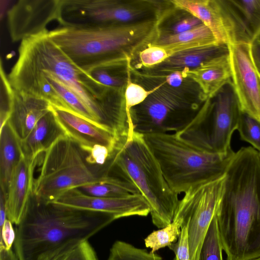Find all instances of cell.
<instances>
[{
	"mask_svg": "<svg viewBox=\"0 0 260 260\" xmlns=\"http://www.w3.org/2000/svg\"><path fill=\"white\" fill-rule=\"evenodd\" d=\"M225 175L216 218L226 260L260 258V153L250 146L241 148Z\"/></svg>",
	"mask_w": 260,
	"mask_h": 260,
	"instance_id": "obj_1",
	"label": "cell"
},
{
	"mask_svg": "<svg viewBox=\"0 0 260 260\" xmlns=\"http://www.w3.org/2000/svg\"><path fill=\"white\" fill-rule=\"evenodd\" d=\"M115 219L109 213L58 205L31 194L16 226L15 253L19 260H47L88 240Z\"/></svg>",
	"mask_w": 260,
	"mask_h": 260,
	"instance_id": "obj_2",
	"label": "cell"
},
{
	"mask_svg": "<svg viewBox=\"0 0 260 260\" xmlns=\"http://www.w3.org/2000/svg\"><path fill=\"white\" fill-rule=\"evenodd\" d=\"M162 15L126 24L59 26L49 30L50 39L77 67L89 72L117 68L157 37Z\"/></svg>",
	"mask_w": 260,
	"mask_h": 260,
	"instance_id": "obj_3",
	"label": "cell"
},
{
	"mask_svg": "<svg viewBox=\"0 0 260 260\" xmlns=\"http://www.w3.org/2000/svg\"><path fill=\"white\" fill-rule=\"evenodd\" d=\"M48 32L23 40L16 61L54 76L80 99L102 127L114 134L120 102L112 95L117 92L103 86L73 63L50 39Z\"/></svg>",
	"mask_w": 260,
	"mask_h": 260,
	"instance_id": "obj_4",
	"label": "cell"
},
{
	"mask_svg": "<svg viewBox=\"0 0 260 260\" xmlns=\"http://www.w3.org/2000/svg\"><path fill=\"white\" fill-rule=\"evenodd\" d=\"M171 188L178 194L226 173L235 152H208L176 133L143 135Z\"/></svg>",
	"mask_w": 260,
	"mask_h": 260,
	"instance_id": "obj_5",
	"label": "cell"
},
{
	"mask_svg": "<svg viewBox=\"0 0 260 260\" xmlns=\"http://www.w3.org/2000/svg\"><path fill=\"white\" fill-rule=\"evenodd\" d=\"M139 190L150 207L154 225L163 228L174 219L179 200L167 182L144 135L133 131L116 152L111 165Z\"/></svg>",
	"mask_w": 260,
	"mask_h": 260,
	"instance_id": "obj_6",
	"label": "cell"
},
{
	"mask_svg": "<svg viewBox=\"0 0 260 260\" xmlns=\"http://www.w3.org/2000/svg\"><path fill=\"white\" fill-rule=\"evenodd\" d=\"M82 151L70 138L62 134L39 156L37 178H34L32 194L52 202L69 190L78 188L98 177L85 160Z\"/></svg>",
	"mask_w": 260,
	"mask_h": 260,
	"instance_id": "obj_7",
	"label": "cell"
},
{
	"mask_svg": "<svg viewBox=\"0 0 260 260\" xmlns=\"http://www.w3.org/2000/svg\"><path fill=\"white\" fill-rule=\"evenodd\" d=\"M242 113L231 80L207 99L191 122L176 134L208 152L227 153L233 151L231 139Z\"/></svg>",
	"mask_w": 260,
	"mask_h": 260,
	"instance_id": "obj_8",
	"label": "cell"
},
{
	"mask_svg": "<svg viewBox=\"0 0 260 260\" xmlns=\"http://www.w3.org/2000/svg\"><path fill=\"white\" fill-rule=\"evenodd\" d=\"M205 101L164 82L156 86L142 104L131 109V127L143 135L180 132L194 119Z\"/></svg>",
	"mask_w": 260,
	"mask_h": 260,
	"instance_id": "obj_9",
	"label": "cell"
},
{
	"mask_svg": "<svg viewBox=\"0 0 260 260\" xmlns=\"http://www.w3.org/2000/svg\"><path fill=\"white\" fill-rule=\"evenodd\" d=\"M151 1L131 3L116 0H62V25L126 24L158 16Z\"/></svg>",
	"mask_w": 260,
	"mask_h": 260,
	"instance_id": "obj_10",
	"label": "cell"
},
{
	"mask_svg": "<svg viewBox=\"0 0 260 260\" xmlns=\"http://www.w3.org/2000/svg\"><path fill=\"white\" fill-rule=\"evenodd\" d=\"M225 179V174L191 187L179 201L174 219L188 225L190 260H199L204 239L220 204Z\"/></svg>",
	"mask_w": 260,
	"mask_h": 260,
	"instance_id": "obj_11",
	"label": "cell"
},
{
	"mask_svg": "<svg viewBox=\"0 0 260 260\" xmlns=\"http://www.w3.org/2000/svg\"><path fill=\"white\" fill-rule=\"evenodd\" d=\"M61 0H20L7 11V24L13 42L44 32L53 21L60 20Z\"/></svg>",
	"mask_w": 260,
	"mask_h": 260,
	"instance_id": "obj_12",
	"label": "cell"
},
{
	"mask_svg": "<svg viewBox=\"0 0 260 260\" xmlns=\"http://www.w3.org/2000/svg\"><path fill=\"white\" fill-rule=\"evenodd\" d=\"M231 80L242 112L260 121V73L252 58L251 44H229Z\"/></svg>",
	"mask_w": 260,
	"mask_h": 260,
	"instance_id": "obj_13",
	"label": "cell"
},
{
	"mask_svg": "<svg viewBox=\"0 0 260 260\" xmlns=\"http://www.w3.org/2000/svg\"><path fill=\"white\" fill-rule=\"evenodd\" d=\"M49 202L76 209L109 213L116 219L132 216H146L150 213V207L140 193L104 198L90 196L74 188Z\"/></svg>",
	"mask_w": 260,
	"mask_h": 260,
	"instance_id": "obj_14",
	"label": "cell"
},
{
	"mask_svg": "<svg viewBox=\"0 0 260 260\" xmlns=\"http://www.w3.org/2000/svg\"><path fill=\"white\" fill-rule=\"evenodd\" d=\"M1 76L11 112L8 120L15 133L22 141L30 134L38 121L51 111L53 106L47 100L14 89L1 63Z\"/></svg>",
	"mask_w": 260,
	"mask_h": 260,
	"instance_id": "obj_15",
	"label": "cell"
},
{
	"mask_svg": "<svg viewBox=\"0 0 260 260\" xmlns=\"http://www.w3.org/2000/svg\"><path fill=\"white\" fill-rule=\"evenodd\" d=\"M229 45L251 44L260 35V0H218Z\"/></svg>",
	"mask_w": 260,
	"mask_h": 260,
	"instance_id": "obj_16",
	"label": "cell"
},
{
	"mask_svg": "<svg viewBox=\"0 0 260 260\" xmlns=\"http://www.w3.org/2000/svg\"><path fill=\"white\" fill-rule=\"evenodd\" d=\"M53 110L57 124L64 134L77 144L82 152L99 144L116 152L125 141L69 110L54 107Z\"/></svg>",
	"mask_w": 260,
	"mask_h": 260,
	"instance_id": "obj_17",
	"label": "cell"
},
{
	"mask_svg": "<svg viewBox=\"0 0 260 260\" xmlns=\"http://www.w3.org/2000/svg\"><path fill=\"white\" fill-rule=\"evenodd\" d=\"M36 160L24 155L15 168L6 198L7 219L17 225L21 220L32 192Z\"/></svg>",
	"mask_w": 260,
	"mask_h": 260,
	"instance_id": "obj_18",
	"label": "cell"
},
{
	"mask_svg": "<svg viewBox=\"0 0 260 260\" xmlns=\"http://www.w3.org/2000/svg\"><path fill=\"white\" fill-rule=\"evenodd\" d=\"M182 71L185 78L197 83L207 100L231 80L230 53L212 58L197 68Z\"/></svg>",
	"mask_w": 260,
	"mask_h": 260,
	"instance_id": "obj_19",
	"label": "cell"
},
{
	"mask_svg": "<svg viewBox=\"0 0 260 260\" xmlns=\"http://www.w3.org/2000/svg\"><path fill=\"white\" fill-rule=\"evenodd\" d=\"M170 2L198 18L211 31L217 42L229 45L222 14L218 0H173Z\"/></svg>",
	"mask_w": 260,
	"mask_h": 260,
	"instance_id": "obj_20",
	"label": "cell"
},
{
	"mask_svg": "<svg viewBox=\"0 0 260 260\" xmlns=\"http://www.w3.org/2000/svg\"><path fill=\"white\" fill-rule=\"evenodd\" d=\"M229 53V45L216 43L176 53L154 68L159 72L168 73L177 70L193 69L212 58Z\"/></svg>",
	"mask_w": 260,
	"mask_h": 260,
	"instance_id": "obj_21",
	"label": "cell"
},
{
	"mask_svg": "<svg viewBox=\"0 0 260 260\" xmlns=\"http://www.w3.org/2000/svg\"><path fill=\"white\" fill-rule=\"evenodd\" d=\"M64 134L56 120L53 108L36 123L25 139L20 142L24 156L35 160L60 135Z\"/></svg>",
	"mask_w": 260,
	"mask_h": 260,
	"instance_id": "obj_22",
	"label": "cell"
},
{
	"mask_svg": "<svg viewBox=\"0 0 260 260\" xmlns=\"http://www.w3.org/2000/svg\"><path fill=\"white\" fill-rule=\"evenodd\" d=\"M0 134L1 191L6 198L13 171L23 154L20 140L8 121Z\"/></svg>",
	"mask_w": 260,
	"mask_h": 260,
	"instance_id": "obj_23",
	"label": "cell"
},
{
	"mask_svg": "<svg viewBox=\"0 0 260 260\" xmlns=\"http://www.w3.org/2000/svg\"><path fill=\"white\" fill-rule=\"evenodd\" d=\"M216 43H219L204 24L180 34L159 35L152 43L162 46L170 56L181 51Z\"/></svg>",
	"mask_w": 260,
	"mask_h": 260,
	"instance_id": "obj_24",
	"label": "cell"
},
{
	"mask_svg": "<svg viewBox=\"0 0 260 260\" xmlns=\"http://www.w3.org/2000/svg\"><path fill=\"white\" fill-rule=\"evenodd\" d=\"M87 194L104 198H118L133 193H140L136 186L120 177L104 175L79 188Z\"/></svg>",
	"mask_w": 260,
	"mask_h": 260,
	"instance_id": "obj_25",
	"label": "cell"
},
{
	"mask_svg": "<svg viewBox=\"0 0 260 260\" xmlns=\"http://www.w3.org/2000/svg\"><path fill=\"white\" fill-rule=\"evenodd\" d=\"M15 63L41 72L64 103L66 108L64 109L69 110L86 120L103 128L98 123L92 114L80 99L54 76L48 72L37 70L17 61Z\"/></svg>",
	"mask_w": 260,
	"mask_h": 260,
	"instance_id": "obj_26",
	"label": "cell"
},
{
	"mask_svg": "<svg viewBox=\"0 0 260 260\" xmlns=\"http://www.w3.org/2000/svg\"><path fill=\"white\" fill-rule=\"evenodd\" d=\"M182 221L179 219H173V221L160 230L154 231L145 239L146 247L151 248V252L169 246L176 242L180 233Z\"/></svg>",
	"mask_w": 260,
	"mask_h": 260,
	"instance_id": "obj_27",
	"label": "cell"
},
{
	"mask_svg": "<svg viewBox=\"0 0 260 260\" xmlns=\"http://www.w3.org/2000/svg\"><path fill=\"white\" fill-rule=\"evenodd\" d=\"M107 260H163L158 254L139 248L122 241H116L110 250Z\"/></svg>",
	"mask_w": 260,
	"mask_h": 260,
	"instance_id": "obj_28",
	"label": "cell"
},
{
	"mask_svg": "<svg viewBox=\"0 0 260 260\" xmlns=\"http://www.w3.org/2000/svg\"><path fill=\"white\" fill-rule=\"evenodd\" d=\"M222 250L216 215L211 221L204 239L199 260H222Z\"/></svg>",
	"mask_w": 260,
	"mask_h": 260,
	"instance_id": "obj_29",
	"label": "cell"
},
{
	"mask_svg": "<svg viewBox=\"0 0 260 260\" xmlns=\"http://www.w3.org/2000/svg\"><path fill=\"white\" fill-rule=\"evenodd\" d=\"M47 260H98L96 252L88 240L70 245Z\"/></svg>",
	"mask_w": 260,
	"mask_h": 260,
	"instance_id": "obj_30",
	"label": "cell"
},
{
	"mask_svg": "<svg viewBox=\"0 0 260 260\" xmlns=\"http://www.w3.org/2000/svg\"><path fill=\"white\" fill-rule=\"evenodd\" d=\"M237 130L241 139L260 153V121L242 112Z\"/></svg>",
	"mask_w": 260,
	"mask_h": 260,
	"instance_id": "obj_31",
	"label": "cell"
},
{
	"mask_svg": "<svg viewBox=\"0 0 260 260\" xmlns=\"http://www.w3.org/2000/svg\"><path fill=\"white\" fill-rule=\"evenodd\" d=\"M129 69L127 70V79L125 86L124 100L126 111L130 122L129 111L131 109L142 104L152 93L155 87L147 90L141 85L134 83L131 79Z\"/></svg>",
	"mask_w": 260,
	"mask_h": 260,
	"instance_id": "obj_32",
	"label": "cell"
},
{
	"mask_svg": "<svg viewBox=\"0 0 260 260\" xmlns=\"http://www.w3.org/2000/svg\"><path fill=\"white\" fill-rule=\"evenodd\" d=\"M170 55L166 49L160 45L148 44L139 53L140 61L146 68H154L167 60Z\"/></svg>",
	"mask_w": 260,
	"mask_h": 260,
	"instance_id": "obj_33",
	"label": "cell"
},
{
	"mask_svg": "<svg viewBox=\"0 0 260 260\" xmlns=\"http://www.w3.org/2000/svg\"><path fill=\"white\" fill-rule=\"evenodd\" d=\"M110 68H99L92 70L87 73L103 86L119 92L120 88L124 85V80L111 73Z\"/></svg>",
	"mask_w": 260,
	"mask_h": 260,
	"instance_id": "obj_34",
	"label": "cell"
},
{
	"mask_svg": "<svg viewBox=\"0 0 260 260\" xmlns=\"http://www.w3.org/2000/svg\"><path fill=\"white\" fill-rule=\"evenodd\" d=\"M168 247L174 252L177 260H190L187 224L182 225L177 241Z\"/></svg>",
	"mask_w": 260,
	"mask_h": 260,
	"instance_id": "obj_35",
	"label": "cell"
},
{
	"mask_svg": "<svg viewBox=\"0 0 260 260\" xmlns=\"http://www.w3.org/2000/svg\"><path fill=\"white\" fill-rule=\"evenodd\" d=\"M203 23L197 17L190 14L175 22L168 28L166 32L159 35H176L190 30Z\"/></svg>",
	"mask_w": 260,
	"mask_h": 260,
	"instance_id": "obj_36",
	"label": "cell"
},
{
	"mask_svg": "<svg viewBox=\"0 0 260 260\" xmlns=\"http://www.w3.org/2000/svg\"><path fill=\"white\" fill-rule=\"evenodd\" d=\"M15 239V231L13 228L12 222L7 219L1 228V243L6 248L10 249Z\"/></svg>",
	"mask_w": 260,
	"mask_h": 260,
	"instance_id": "obj_37",
	"label": "cell"
},
{
	"mask_svg": "<svg viewBox=\"0 0 260 260\" xmlns=\"http://www.w3.org/2000/svg\"><path fill=\"white\" fill-rule=\"evenodd\" d=\"M185 78L182 71L177 70L169 73L165 77V83L174 88L182 86Z\"/></svg>",
	"mask_w": 260,
	"mask_h": 260,
	"instance_id": "obj_38",
	"label": "cell"
},
{
	"mask_svg": "<svg viewBox=\"0 0 260 260\" xmlns=\"http://www.w3.org/2000/svg\"><path fill=\"white\" fill-rule=\"evenodd\" d=\"M251 52L254 63L260 73V40L256 39L251 44Z\"/></svg>",
	"mask_w": 260,
	"mask_h": 260,
	"instance_id": "obj_39",
	"label": "cell"
},
{
	"mask_svg": "<svg viewBox=\"0 0 260 260\" xmlns=\"http://www.w3.org/2000/svg\"><path fill=\"white\" fill-rule=\"evenodd\" d=\"M0 260H19L16 253L12 249H7L0 245Z\"/></svg>",
	"mask_w": 260,
	"mask_h": 260,
	"instance_id": "obj_40",
	"label": "cell"
},
{
	"mask_svg": "<svg viewBox=\"0 0 260 260\" xmlns=\"http://www.w3.org/2000/svg\"><path fill=\"white\" fill-rule=\"evenodd\" d=\"M7 219L6 208V198L3 193L1 191L0 193V226L1 228L4 224L5 221Z\"/></svg>",
	"mask_w": 260,
	"mask_h": 260,
	"instance_id": "obj_41",
	"label": "cell"
},
{
	"mask_svg": "<svg viewBox=\"0 0 260 260\" xmlns=\"http://www.w3.org/2000/svg\"><path fill=\"white\" fill-rule=\"evenodd\" d=\"M254 260H260V258H257V259H255Z\"/></svg>",
	"mask_w": 260,
	"mask_h": 260,
	"instance_id": "obj_42",
	"label": "cell"
},
{
	"mask_svg": "<svg viewBox=\"0 0 260 260\" xmlns=\"http://www.w3.org/2000/svg\"><path fill=\"white\" fill-rule=\"evenodd\" d=\"M174 260H177L176 257L174 258Z\"/></svg>",
	"mask_w": 260,
	"mask_h": 260,
	"instance_id": "obj_43",
	"label": "cell"
},
{
	"mask_svg": "<svg viewBox=\"0 0 260 260\" xmlns=\"http://www.w3.org/2000/svg\"><path fill=\"white\" fill-rule=\"evenodd\" d=\"M258 39H259L260 40V35L259 36Z\"/></svg>",
	"mask_w": 260,
	"mask_h": 260,
	"instance_id": "obj_44",
	"label": "cell"
}]
</instances>
